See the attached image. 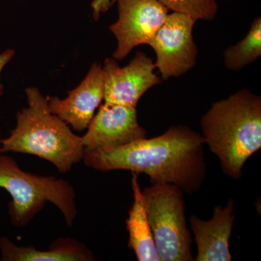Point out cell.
Returning <instances> with one entry per match:
<instances>
[{
  "mask_svg": "<svg viewBox=\"0 0 261 261\" xmlns=\"http://www.w3.org/2000/svg\"><path fill=\"white\" fill-rule=\"evenodd\" d=\"M154 69V62L142 51L124 67H120L114 58H106L102 67L105 102L137 108L143 94L161 84Z\"/></svg>",
  "mask_w": 261,
  "mask_h": 261,
  "instance_id": "obj_8",
  "label": "cell"
},
{
  "mask_svg": "<svg viewBox=\"0 0 261 261\" xmlns=\"http://www.w3.org/2000/svg\"><path fill=\"white\" fill-rule=\"evenodd\" d=\"M3 261H92L93 252L83 244L71 238H60L53 242L49 250L34 247L18 246L9 239H0Z\"/></svg>",
  "mask_w": 261,
  "mask_h": 261,
  "instance_id": "obj_12",
  "label": "cell"
},
{
  "mask_svg": "<svg viewBox=\"0 0 261 261\" xmlns=\"http://www.w3.org/2000/svg\"><path fill=\"white\" fill-rule=\"evenodd\" d=\"M2 154V151H1V139H0V154Z\"/></svg>",
  "mask_w": 261,
  "mask_h": 261,
  "instance_id": "obj_18",
  "label": "cell"
},
{
  "mask_svg": "<svg viewBox=\"0 0 261 261\" xmlns=\"http://www.w3.org/2000/svg\"><path fill=\"white\" fill-rule=\"evenodd\" d=\"M142 194L161 261L195 260L181 189L172 184L155 183L146 187Z\"/></svg>",
  "mask_w": 261,
  "mask_h": 261,
  "instance_id": "obj_5",
  "label": "cell"
},
{
  "mask_svg": "<svg viewBox=\"0 0 261 261\" xmlns=\"http://www.w3.org/2000/svg\"><path fill=\"white\" fill-rule=\"evenodd\" d=\"M204 144L202 136L178 125L153 138L114 148L84 150L82 160L86 166L102 172L126 170L145 173L152 184H172L192 195L205 178Z\"/></svg>",
  "mask_w": 261,
  "mask_h": 261,
  "instance_id": "obj_1",
  "label": "cell"
},
{
  "mask_svg": "<svg viewBox=\"0 0 261 261\" xmlns=\"http://www.w3.org/2000/svg\"><path fill=\"white\" fill-rule=\"evenodd\" d=\"M139 173L132 172L134 202L126 219L128 247L134 250L139 261H161L151 230L145 198L138 182Z\"/></svg>",
  "mask_w": 261,
  "mask_h": 261,
  "instance_id": "obj_13",
  "label": "cell"
},
{
  "mask_svg": "<svg viewBox=\"0 0 261 261\" xmlns=\"http://www.w3.org/2000/svg\"><path fill=\"white\" fill-rule=\"evenodd\" d=\"M25 94L28 107L17 113L16 127L8 138L1 140L2 153L33 154L53 163L60 172H68L83 159L82 137L50 112L47 98L39 89L29 87Z\"/></svg>",
  "mask_w": 261,
  "mask_h": 261,
  "instance_id": "obj_3",
  "label": "cell"
},
{
  "mask_svg": "<svg viewBox=\"0 0 261 261\" xmlns=\"http://www.w3.org/2000/svg\"><path fill=\"white\" fill-rule=\"evenodd\" d=\"M118 18L110 27L118 42L113 57L122 61L141 44H147L167 18L168 10L157 0H112Z\"/></svg>",
  "mask_w": 261,
  "mask_h": 261,
  "instance_id": "obj_7",
  "label": "cell"
},
{
  "mask_svg": "<svg viewBox=\"0 0 261 261\" xmlns=\"http://www.w3.org/2000/svg\"><path fill=\"white\" fill-rule=\"evenodd\" d=\"M0 188L11 195L8 214L13 226H27L42 210L46 202L56 205L64 216L67 225L73 226L77 216L75 193L66 180L25 172L13 158L2 153Z\"/></svg>",
  "mask_w": 261,
  "mask_h": 261,
  "instance_id": "obj_4",
  "label": "cell"
},
{
  "mask_svg": "<svg viewBox=\"0 0 261 261\" xmlns=\"http://www.w3.org/2000/svg\"><path fill=\"white\" fill-rule=\"evenodd\" d=\"M112 4V0H93L92 3L94 20H98L102 13H106Z\"/></svg>",
  "mask_w": 261,
  "mask_h": 261,
  "instance_id": "obj_16",
  "label": "cell"
},
{
  "mask_svg": "<svg viewBox=\"0 0 261 261\" xmlns=\"http://www.w3.org/2000/svg\"><path fill=\"white\" fill-rule=\"evenodd\" d=\"M202 138L217 156L223 171L233 179L261 147V98L247 89L212 105L202 117Z\"/></svg>",
  "mask_w": 261,
  "mask_h": 261,
  "instance_id": "obj_2",
  "label": "cell"
},
{
  "mask_svg": "<svg viewBox=\"0 0 261 261\" xmlns=\"http://www.w3.org/2000/svg\"><path fill=\"white\" fill-rule=\"evenodd\" d=\"M234 202L228 200L225 207L216 206L214 216L208 221H203L192 215L190 227L197 247L196 261H230L229 240L235 216Z\"/></svg>",
  "mask_w": 261,
  "mask_h": 261,
  "instance_id": "obj_11",
  "label": "cell"
},
{
  "mask_svg": "<svg viewBox=\"0 0 261 261\" xmlns=\"http://www.w3.org/2000/svg\"><path fill=\"white\" fill-rule=\"evenodd\" d=\"M261 56V19L254 20L243 40L224 51L225 66L228 70H239L257 61Z\"/></svg>",
  "mask_w": 261,
  "mask_h": 261,
  "instance_id": "obj_14",
  "label": "cell"
},
{
  "mask_svg": "<svg viewBox=\"0 0 261 261\" xmlns=\"http://www.w3.org/2000/svg\"><path fill=\"white\" fill-rule=\"evenodd\" d=\"M168 10L189 15L195 20H212L219 10L216 0H157Z\"/></svg>",
  "mask_w": 261,
  "mask_h": 261,
  "instance_id": "obj_15",
  "label": "cell"
},
{
  "mask_svg": "<svg viewBox=\"0 0 261 261\" xmlns=\"http://www.w3.org/2000/svg\"><path fill=\"white\" fill-rule=\"evenodd\" d=\"M147 137L137 108L104 102L82 137L84 150L114 148Z\"/></svg>",
  "mask_w": 261,
  "mask_h": 261,
  "instance_id": "obj_9",
  "label": "cell"
},
{
  "mask_svg": "<svg viewBox=\"0 0 261 261\" xmlns=\"http://www.w3.org/2000/svg\"><path fill=\"white\" fill-rule=\"evenodd\" d=\"M196 21L189 15L173 12L147 44L155 53L154 66L163 80L181 76L195 67L197 48L193 29Z\"/></svg>",
  "mask_w": 261,
  "mask_h": 261,
  "instance_id": "obj_6",
  "label": "cell"
},
{
  "mask_svg": "<svg viewBox=\"0 0 261 261\" xmlns=\"http://www.w3.org/2000/svg\"><path fill=\"white\" fill-rule=\"evenodd\" d=\"M14 55L15 51L13 49H7V50L0 54V74H1L2 70H3L5 65L9 63ZM3 91H4V88H3V86L2 85L1 82H0V97L3 95Z\"/></svg>",
  "mask_w": 261,
  "mask_h": 261,
  "instance_id": "obj_17",
  "label": "cell"
},
{
  "mask_svg": "<svg viewBox=\"0 0 261 261\" xmlns=\"http://www.w3.org/2000/svg\"><path fill=\"white\" fill-rule=\"evenodd\" d=\"M104 99V74L102 67L94 63L82 83L68 92L64 99L47 97L48 108L53 114L61 118L73 129H87L96 110Z\"/></svg>",
  "mask_w": 261,
  "mask_h": 261,
  "instance_id": "obj_10",
  "label": "cell"
}]
</instances>
